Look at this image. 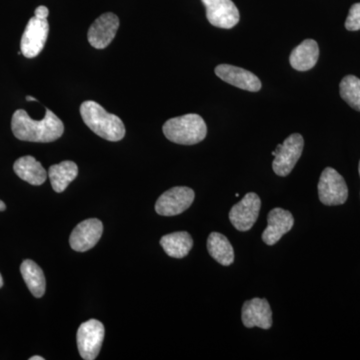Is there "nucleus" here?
I'll use <instances>...</instances> for the list:
<instances>
[{
    "label": "nucleus",
    "instance_id": "obj_1",
    "mask_svg": "<svg viewBox=\"0 0 360 360\" xmlns=\"http://www.w3.org/2000/svg\"><path fill=\"white\" fill-rule=\"evenodd\" d=\"M11 129L20 141L46 143L60 139L65 132V125L49 108L41 120H32L25 110H18L13 115Z\"/></svg>",
    "mask_w": 360,
    "mask_h": 360
},
{
    "label": "nucleus",
    "instance_id": "obj_21",
    "mask_svg": "<svg viewBox=\"0 0 360 360\" xmlns=\"http://www.w3.org/2000/svg\"><path fill=\"white\" fill-rule=\"evenodd\" d=\"M20 272L32 295L37 298L42 297L46 288V281L44 271L39 265L32 260L26 259L20 265Z\"/></svg>",
    "mask_w": 360,
    "mask_h": 360
},
{
    "label": "nucleus",
    "instance_id": "obj_29",
    "mask_svg": "<svg viewBox=\"0 0 360 360\" xmlns=\"http://www.w3.org/2000/svg\"><path fill=\"white\" fill-rule=\"evenodd\" d=\"M359 175H360V161H359Z\"/></svg>",
    "mask_w": 360,
    "mask_h": 360
},
{
    "label": "nucleus",
    "instance_id": "obj_19",
    "mask_svg": "<svg viewBox=\"0 0 360 360\" xmlns=\"http://www.w3.org/2000/svg\"><path fill=\"white\" fill-rule=\"evenodd\" d=\"M160 245L168 257L184 258L193 246V238L186 231L174 232L160 239Z\"/></svg>",
    "mask_w": 360,
    "mask_h": 360
},
{
    "label": "nucleus",
    "instance_id": "obj_25",
    "mask_svg": "<svg viewBox=\"0 0 360 360\" xmlns=\"http://www.w3.org/2000/svg\"><path fill=\"white\" fill-rule=\"evenodd\" d=\"M6 210V203L4 202V201L0 200V212H4V210Z\"/></svg>",
    "mask_w": 360,
    "mask_h": 360
},
{
    "label": "nucleus",
    "instance_id": "obj_28",
    "mask_svg": "<svg viewBox=\"0 0 360 360\" xmlns=\"http://www.w3.org/2000/svg\"><path fill=\"white\" fill-rule=\"evenodd\" d=\"M2 285H4V279H2L1 274H0V288H2Z\"/></svg>",
    "mask_w": 360,
    "mask_h": 360
},
{
    "label": "nucleus",
    "instance_id": "obj_5",
    "mask_svg": "<svg viewBox=\"0 0 360 360\" xmlns=\"http://www.w3.org/2000/svg\"><path fill=\"white\" fill-rule=\"evenodd\" d=\"M104 335L103 324L96 319L84 322L77 330V347L80 356L85 360L96 359L103 347Z\"/></svg>",
    "mask_w": 360,
    "mask_h": 360
},
{
    "label": "nucleus",
    "instance_id": "obj_2",
    "mask_svg": "<svg viewBox=\"0 0 360 360\" xmlns=\"http://www.w3.org/2000/svg\"><path fill=\"white\" fill-rule=\"evenodd\" d=\"M82 120L94 134L108 141H122L125 127L118 116L108 113L101 104L86 101L80 105Z\"/></svg>",
    "mask_w": 360,
    "mask_h": 360
},
{
    "label": "nucleus",
    "instance_id": "obj_8",
    "mask_svg": "<svg viewBox=\"0 0 360 360\" xmlns=\"http://www.w3.org/2000/svg\"><path fill=\"white\" fill-rule=\"evenodd\" d=\"M49 32V25L47 20H39L35 16L30 18L20 42V51L26 58H37L44 51Z\"/></svg>",
    "mask_w": 360,
    "mask_h": 360
},
{
    "label": "nucleus",
    "instance_id": "obj_6",
    "mask_svg": "<svg viewBox=\"0 0 360 360\" xmlns=\"http://www.w3.org/2000/svg\"><path fill=\"white\" fill-rule=\"evenodd\" d=\"M319 200L326 205H343L348 198V188L345 179L335 169L326 167L319 182Z\"/></svg>",
    "mask_w": 360,
    "mask_h": 360
},
{
    "label": "nucleus",
    "instance_id": "obj_12",
    "mask_svg": "<svg viewBox=\"0 0 360 360\" xmlns=\"http://www.w3.org/2000/svg\"><path fill=\"white\" fill-rule=\"evenodd\" d=\"M103 232V224L97 219L84 220L77 225L71 232L70 243L71 248L77 252H85L91 250L98 243Z\"/></svg>",
    "mask_w": 360,
    "mask_h": 360
},
{
    "label": "nucleus",
    "instance_id": "obj_20",
    "mask_svg": "<svg viewBox=\"0 0 360 360\" xmlns=\"http://www.w3.org/2000/svg\"><path fill=\"white\" fill-rule=\"evenodd\" d=\"M207 250L212 258L224 266L234 262V250L231 243L224 234L212 232L207 239Z\"/></svg>",
    "mask_w": 360,
    "mask_h": 360
},
{
    "label": "nucleus",
    "instance_id": "obj_27",
    "mask_svg": "<svg viewBox=\"0 0 360 360\" xmlns=\"http://www.w3.org/2000/svg\"><path fill=\"white\" fill-rule=\"evenodd\" d=\"M26 101H37V99L34 98V97H32V96H26Z\"/></svg>",
    "mask_w": 360,
    "mask_h": 360
},
{
    "label": "nucleus",
    "instance_id": "obj_16",
    "mask_svg": "<svg viewBox=\"0 0 360 360\" xmlns=\"http://www.w3.org/2000/svg\"><path fill=\"white\" fill-rule=\"evenodd\" d=\"M13 169L20 179L32 186H41L46 180V170L33 156L26 155L18 158L14 162Z\"/></svg>",
    "mask_w": 360,
    "mask_h": 360
},
{
    "label": "nucleus",
    "instance_id": "obj_26",
    "mask_svg": "<svg viewBox=\"0 0 360 360\" xmlns=\"http://www.w3.org/2000/svg\"><path fill=\"white\" fill-rule=\"evenodd\" d=\"M30 360H44V359L39 355H35V356L30 357Z\"/></svg>",
    "mask_w": 360,
    "mask_h": 360
},
{
    "label": "nucleus",
    "instance_id": "obj_23",
    "mask_svg": "<svg viewBox=\"0 0 360 360\" xmlns=\"http://www.w3.org/2000/svg\"><path fill=\"white\" fill-rule=\"evenodd\" d=\"M345 28L349 32L360 30V2L350 7L349 13L345 21Z\"/></svg>",
    "mask_w": 360,
    "mask_h": 360
},
{
    "label": "nucleus",
    "instance_id": "obj_17",
    "mask_svg": "<svg viewBox=\"0 0 360 360\" xmlns=\"http://www.w3.org/2000/svg\"><path fill=\"white\" fill-rule=\"evenodd\" d=\"M319 58V44L315 40L307 39L291 52L290 63L296 70L307 71L314 68Z\"/></svg>",
    "mask_w": 360,
    "mask_h": 360
},
{
    "label": "nucleus",
    "instance_id": "obj_11",
    "mask_svg": "<svg viewBox=\"0 0 360 360\" xmlns=\"http://www.w3.org/2000/svg\"><path fill=\"white\" fill-rule=\"evenodd\" d=\"M120 28V18L115 13H103L90 26L87 39L92 47L104 49L115 39Z\"/></svg>",
    "mask_w": 360,
    "mask_h": 360
},
{
    "label": "nucleus",
    "instance_id": "obj_22",
    "mask_svg": "<svg viewBox=\"0 0 360 360\" xmlns=\"http://www.w3.org/2000/svg\"><path fill=\"white\" fill-rule=\"evenodd\" d=\"M340 96L354 110L360 111V79L354 75H347L340 84Z\"/></svg>",
    "mask_w": 360,
    "mask_h": 360
},
{
    "label": "nucleus",
    "instance_id": "obj_18",
    "mask_svg": "<svg viewBox=\"0 0 360 360\" xmlns=\"http://www.w3.org/2000/svg\"><path fill=\"white\" fill-rule=\"evenodd\" d=\"M77 163L70 160L63 161L58 165H51L49 169V176L52 188L58 193H63L71 182L77 179Z\"/></svg>",
    "mask_w": 360,
    "mask_h": 360
},
{
    "label": "nucleus",
    "instance_id": "obj_7",
    "mask_svg": "<svg viewBox=\"0 0 360 360\" xmlns=\"http://www.w3.org/2000/svg\"><path fill=\"white\" fill-rule=\"evenodd\" d=\"M195 194L186 186L172 187L161 194L155 203V212L162 217H174L186 212L193 205Z\"/></svg>",
    "mask_w": 360,
    "mask_h": 360
},
{
    "label": "nucleus",
    "instance_id": "obj_13",
    "mask_svg": "<svg viewBox=\"0 0 360 360\" xmlns=\"http://www.w3.org/2000/svg\"><path fill=\"white\" fill-rule=\"evenodd\" d=\"M215 75L226 84L248 91L257 92L262 89V82L250 71L238 66L219 65L215 68Z\"/></svg>",
    "mask_w": 360,
    "mask_h": 360
},
{
    "label": "nucleus",
    "instance_id": "obj_10",
    "mask_svg": "<svg viewBox=\"0 0 360 360\" xmlns=\"http://www.w3.org/2000/svg\"><path fill=\"white\" fill-rule=\"evenodd\" d=\"M206 9V18L210 25L231 30L238 25L239 11L231 0H201Z\"/></svg>",
    "mask_w": 360,
    "mask_h": 360
},
{
    "label": "nucleus",
    "instance_id": "obj_15",
    "mask_svg": "<svg viewBox=\"0 0 360 360\" xmlns=\"http://www.w3.org/2000/svg\"><path fill=\"white\" fill-rule=\"evenodd\" d=\"M293 224L295 219L291 212L281 207L274 208L267 217V227L262 233V240L267 245H276L284 234L291 231Z\"/></svg>",
    "mask_w": 360,
    "mask_h": 360
},
{
    "label": "nucleus",
    "instance_id": "obj_4",
    "mask_svg": "<svg viewBox=\"0 0 360 360\" xmlns=\"http://www.w3.org/2000/svg\"><path fill=\"white\" fill-rule=\"evenodd\" d=\"M303 148L304 139L300 134H291L283 144L277 146L276 151L272 153V155L276 156L272 162V168L276 174L278 176H288L302 156Z\"/></svg>",
    "mask_w": 360,
    "mask_h": 360
},
{
    "label": "nucleus",
    "instance_id": "obj_3",
    "mask_svg": "<svg viewBox=\"0 0 360 360\" xmlns=\"http://www.w3.org/2000/svg\"><path fill=\"white\" fill-rule=\"evenodd\" d=\"M162 130L168 141L182 146L200 143L207 134L205 120L194 113L168 120L163 124Z\"/></svg>",
    "mask_w": 360,
    "mask_h": 360
},
{
    "label": "nucleus",
    "instance_id": "obj_9",
    "mask_svg": "<svg viewBox=\"0 0 360 360\" xmlns=\"http://www.w3.org/2000/svg\"><path fill=\"white\" fill-rule=\"evenodd\" d=\"M260 207H262V200L259 196L255 193H248L238 205L231 208L229 212V220L238 231H250L257 222Z\"/></svg>",
    "mask_w": 360,
    "mask_h": 360
},
{
    "label": "nucleus",
    "instance_id": "obj_24",
    "mask_svg": "<svg viewBox=\"0 0 360 360\" xmlns=\"http://www.w3.org/2000/svg\"><path fill=\"white\" fill-rule=\"evenodd\" d=\"M49 11L46 6H40L35 9L34 16L35 18H39V20H46L49 16Z\"/></svg>",
    "mask_w": 360,
    "mask_h": 360
},
{
    "label": "nucleus",
    "instance_id": "obj_14",
    "mask_svg": "<svg viewBox=\"0 0 360 360\" xmlns=\"http://www.w3.org/2000/svg\"><path fill=\"white\" fill-rule=\"evenodd\" d=\"M241 319L245 328L269 329L272 326V311L269 302L264 298H253L245 302Z\"/></svg>",
    "mask_w": 360,
    "mask_h": 360
}]
</instances>
